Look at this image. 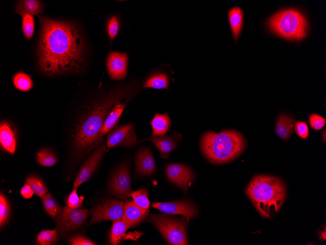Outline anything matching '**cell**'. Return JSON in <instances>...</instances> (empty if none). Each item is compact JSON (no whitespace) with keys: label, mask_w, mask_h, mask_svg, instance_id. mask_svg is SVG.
<instances>
[{"label":"cell","mask_w":326,"mask_h":245,"mask_svg":"<svg viewBox=\"0 0 326 245\" xmlns=\"http://www.w3.org/2000/svg\"><path fill=\"white\" fill-rule=\"evenodd\" d=\"M21 195L25 199L31 198L34 192L31 187L27 184H25L20 190Z\"/></svg>","instance_id":"cell-39"},{"label":"cell","mask_w":326,"mask_h":245,"mask_svg":"<svg viewBox=\"0 0 326 245\" xmlns=\"http://www.w3.org/2000/svg\"><path fill=\"white\" fill-rule=\"evenodd\" d=\"M152 206L166 214H181L187 218L195 217L197 214L195 206L186 201L159 202L152 203Z\"/></svg>","instance_id":"cell-13"},{"label":"cell","mask_w":326,"mask_h":245,"mask_svg":"<svg viewBox=\"0 0 326 245\" xmlns=\"http://www.w3.org/2000/svg\"><path fill=\"white\" fill-rule=\"evenodd\" d=\"M156 168L154 157L147 149L140 150L136 155V172L139 175L150 176Z\"/></svg>","instance_id":"cell-17"},{"label":"cell","mask_w":326,"mask_h":245,"mask_svg":"<svg viewBox=\"0 0 326 245\" xmlns=\"http://www.w3.org/2000/svg\"><path fill=\"white\" fill-rule=\"evenodd\" d=\"M326 227H324V228L322 229L319 231V237L320 240H325L326 239Z\"/></svg>","instance_id":"cell-40"},{"label":"cell","mask_w":326,"mask_h":245,"mask_svg":"<svg viewBox=\"0 0 326 245\" xmlns=\"http://www.w3.org/2000/svg\"><path fill=\"white\" fill-rule=\"evenodd\" d=\"M228 18L233 37L236 41L242 30L244 21L243 11L239 7L235 6L228 11Z\"/></svg>","instance_id":"cell-20"},{"label":"cell","mask_w":326,"mask_h":245,"mask_svg":"<svg viewBox=\"0 0 326 245\" xmlns=\"http://www.w3.org/2000/svg\"><path fill=\"white\" fill-rule=\"evenodd\" d=\"M22 31L27 39H30L35 31V19L33 15L24 14L22 15Z\"/></svg>","instance_id":"cell-32"},{"label":"cell","mask_w":326,"mask_h":245,"mask_svg":"<svg viewBox=\"0 0 326 245\" xmlns=\"http://www.w3.org/2000/svg\"><path fill=\"white\" fill-rule=\"evenodd\" d=\"M124 99L119 100L115 103L105 118L99 133V137L101 141L103 136L113 130L118 124L126 104L128 102V99L124 101Z\"/></svg>","instance_id":"cell-16"},{"label":"cell","mask_w":326,"mask_h":245,"mask_svg":"<svg viewBox=\"0 0 326 245\" xmlns=\"http://www.w3.org/2000/svg\"><path fill=\"white\" fill-rule=\"evenodd\" d=\"M0 142L4 150L12 154L15 153L16 146L15 134L11 125L7 122L0 123Z\"/></svg>","instance_id":"cell-18"},{"label":"cell","mask_w":326,"mask_h":245,"mask_svg":"<svg viewBox=\"0 0 326 245\" xmlns=\"http://www.w3.org/2000/svg\"><path fill=\"white\" fill-rule=\"evenodd\" d=\"M169 79L167 75L163 73L154 74L149 77L144 82L143 88H154L162 89L168 88Z\"/></svg>","instance_id":"cell-25"},{"label":"cell","mask_w":326,"mask_h":245,"mask_svg":"<svg viewBox=\"0 0 326 245\" xmlns=\"http://www.w3.org/2000/svg\"><path fill=\"white\" fill-rule=\"evenodd\" d=\"M148 221L154 224L170 245H187V217L176 219L166 214H151Z\"/></svg>","instance_id":"cell-6"},{"label":"cell","mask_w":326,"mask_h":245,"mask_svg":"<svg viewBox=\"0 0 326 245\" xmlns=\"http://www.w3.org/2000/svg\"><path fill=\"white\" fill-rule=\"evenodd\" d=\"M109 190L114 196L122 200L127 199L132 192L128 166L121 165L113 174L109 184Z\"/></svg>","instance_id":"cell-9"},{"label":"cell","mask_w":326,"mask_h":245,"mask_svg":"<svg viewBox=\"0 0 326 245\" xmlns=\"http://www.w3.org/2000/svg\"><path fill=\"white\" fill-rule=\"evenodd\" d=\"M130 226L122 219L114 222L109 235L111 245H118Z\"/></svg>","instance_id":"cell-24"},{"label":"cell","mask_w":326,"mask_h":245,"mask_svg":"<svg viewBox=\"0 0 326 245\" xmlns=\"http://www.w3.org/2000/svg\"><path fill=\"white\" fill-rule=\"evenodd\" d=\"M68 241L72 245H95L93 241L81 235H72L68 238Z\"/></svg>","instance_id":"cell-36"},{"label":"cell","mask_w":326,"mask_h":245,"mask_svg":"<svg viewBox=\"0 0 326 245\" xmlns=\"http://www.w3.org/2000/svg\"><path fill=\"white\" fill-rule=\"evenodd\" d=\"M84 200L83 196H79L77 189H73L72 191L65 198L64 201L66 206L72 208H80Z\"/></svg>","instance_id":"cell-34"},{"label":"cell","mask_w":326,"mask_h":245,"mask_svg":"<svg viewBox=\"0 0 326 245\" xmlns=\"http://www.w3.org/2000/svg\"><path fill=\"white\" fill-rule=\"evenodd\" d=\"M148 214L149 210L140 207L133 201L126 200L124 205L122 219L132 227L141 223Z\"/></svg>","instance_id":"cell-15"},{"label":"cell","mask_w":326,"mask_h":245,"mask_svg":"<svg viewBox=\"0 0 326 245\" xmlns=\"http://www.w3.org/2000/svg\"><path fill=\"white\" fill-rule=\"evenodd\" d=\"M165 172L168 179L183 190L187 189L194 178V174L191 169L182 164H168Z\"/></svg>","instance_id":"cell-12"},{"label":"cell","mask_w":326,"mask_h":245,"mask_svg":"<svg viewBox=\"0 0 326 245\" xmlns=\"http://www.w3.org/2000/svg\"><path fill=\"white\" fill-rule=\"evenodd\" d=\"M25 183L28 184L33 190L34 194L42 198L48 191L47 188L42 179L37 176H31L27 178Z\"/></svg>","instance_id":"cell-29"},{"label":"cell","mask_w":326,"mask_h":245,"mask_svg":"<svg viewBox=\"0 0 326 245\" xmlns=\"http://www.w3.org/2000/svg\"><path fill=\"white\" fill-rule=\"evenodd\" d=\"M295 122V119L290 116L281 114L276 121V134L283 139H287L294 131Z\"/></svg>","instance_id":"cell-19"},{"label":"cell","mask_w":326,"mask_h":245,"mask_svg":"<svg viewBox=\"0 0 326 245\" xmlns=\"http://www.w3.org/2000/svg\"><path fill=\"white\" fill-rule=\"evenodd\" d=\"M150 124L153 130L152 137L162 136L168 132L171 120L167 114L156 113Z\"/></svg>","instance_id":"cell-23"},{"label":"cell","mask_w":326,"mask_h":245,"mask_svg":"<svg viewBox=\"0 0 326 245\" xmlns=\"http://www.w3.org/2000/svg\"><path fill=\"white\" fill-rule=\"evenodd\" d=\"M128 56L125 52H111L107 58V68L110 78L122 80L127 75Z\"/></svg>","instance_id":"cell-14"},{"label":"cell","mask_w":326,"mask_h":245,"mask_svg":"<svg viewBox=\"0 0 326 245\" xmlns=\"http://www.w3.org/2000/svg\"><path fill=\"white\" fill-rule=\"evenodd\" d=\"M130 196L133 198V201L137 205L143 209L148 210L150 202L146 189L141 188L136 191H132Z\"/></svg>","instance_id":"cell-31"},{"label":"cell","mask_w":326,"mask_h":245,"mask_svg":"<svg viewBox=\"0 0 326 245\" xmlns=\"http://www.w3.org/2000/svg\"><path fill=\"white\" fill-rule=\"evenodd\" d=\"M43 3L40 0H19L16 4L15 12L21 16L24 14L33 16L41 13L43 11Z\"/></svg>","instance_id":"cell-22"},{"label":"cell","mask_w":326,"mask_h":245,"mask_svg":"<svg viewBox=\"0 0 326 245\" xmlns=\"http://www.w3.org/2000/svg\"><path fill=\"white\" fill-rule=\"evenodd\" d=\"M41 27L38 64L48 75L77 72L83 67L86 49L77 24L38 16Z\"/></svg>","instance_id":"cell-1"},{"label":"cell","mask_w":326,"mask_h":245,"mask_svg":"<svg viewBox=\"0 0 326 245\" xmlns=\"http://www.w3.org/2000/svg\"><path fill=\"white\" fill-rule=\"evenodd\" d=\"M123 201L108 199L97 205L92 210L91 224L104 220L113 222L122 219L123 212Z\"/></svg>","instance_id":"cell-8"},{"label":"cell","mask_w":326,"mask_h":245,"mask_svg":"<svg viewBox=\"0 0 326 245\" xmlns=\"http://www.w3.org/2000/svg\"><path fill=\"white\" fill-rule=\"evenodd\" d=\"M119 29V22L115 16L112 17L108 24V33L110 38L113 39L118 34Z\"/></svg>","instance_id":"cell-38"},{"label":"cell","mask_w":326,"mask_h":245,"mask_svg":"<svg viewBox=\"0 0 326 245\" xmlns=\"http://www.w3.org/2000/svg\"><path fill=\"white\" fill-rule=\"evenodd\" d=\"M267 24L277 34L290 40H300L306 33L307 23L298 11L290 9L280 11L270 17Z\"/></svg>","instance_id":"cell-5"},{"label":"cell","mask_w":326,"mask_h":245,"mask_svg":"<svg viewBox=\"0 0 326 245\" xmlns=\"http://www.w3.org/2000/svg\"><path fill=\"white\" fill-rule=\"evenodd\" d=\"M88 209L72 208L67 206L63 207L62 211L58 216L56 224L61 236L79 229L84 223L89 214Z\"/></svg>","instance_id":"cell-7"},{"label":"cell","mask_w":326,"mask_h":245,"mask_svg":"<svg viewBox=\"0 0 326 245\" xmlns=\"http://www.w3.org/2000/svg\"><path fill=\"white\" fill-rule=\"evenodd\" d=\"M136 141V135L132 124L116 128L108 134L106 138L107 145L109 148L119 146L132 147Z\"/></svg>","instance_id":"cell-11"},{"label":"cell","mask_w":326,"mask_h":245,"mask_svg":"<svg viewBox=\"0 0 326 245\" xmlns=\"http://www.w3.org/2000/svg\"><path fill=\"white\" fill-rule=\"evenodd\" d=\"M58 233L57 228L54 230H43L37 237V243L41 245H54L59 240Z\"/></svg>","instance_id":"cell-27"},{"label":"cell","mask_w":326,"mask_h":245,"mask_svg":"<svg viewBox=\"0 0 326 245\" xmlns=\"http://www.w3.org/2000/svg\"><path fill=\"white\" fill-rule=\"evenodd\" d=\"M294 129L296 133L300 137L304 139L307 138L309 131L307 125L305 122L300 121L296 122Z\"/></svg>","instance_id":"cell-37"},{"label":"cell","mask_w":326,"mask_h":245,"mask_svg":"<svg viewBox=\"0 0 326 245\" xmlns=\"http://www.w3.org/2000/svg\"><path fill=\"white\" fill-rule=\"evenodd\" d=\"M150 140L153 142L161 153V156L166 158L170 152L173 150L176 145V140L175 137L168 136H159L151 137L144 140Z\"/></svg>","instance_id":"cell-21"},{"label":"cell","mask_w":326,"mask_h":245,"mask_svg":"<svg viewBox=\"0 0 326 245\" xmlns=\"http://www.w3.org/2000/svg\"><path fill=\"white\" fill-rule=\"evenodd\" d=\"M44 208L48 214L53 219L62 211V208L50 193L41 198Z\"/></svg>","instance_id":"cell-26"},{"label":"cell","mask_w":326,"mask_h":245,"mask_svg":"<svg viewBox=\"0 0 326 245\" xmlns=\"http://www.w3.org/2000/svg\"><path fill=\"white\" fill-rule=\"evenodd\" d=\"M10 215V208L9 202L5 197L0 193V226H2L7 223Z\"/></svg>","instance_id":"cell-33"},{"label":"cell","mask_w":326,"mask_h":245,"mask_svg":"<svg viewBox=\"0 0 326 245\" xmlns=\"http://www.w3.org/2000/svg\"><path fill=\"white\" fill-rule=\"evenodd\" d=\"M106 147L103 143L100 145L83 163L73 183V188H77L87 181L99 166L105 152Z\"/></svg>","instance_id":"cell-10"},{"label":"cell","mask_w":326,"mask_h":245,"mask_svg":"<svg viewBox=\"0 0 326 245\" xmlns=\"http://www.w3.org/2000/svg\"><path fill=\"white\" fill-rule=\"evenodd\" d=\"M308 121L310 126L316 130H319L323 128L326 122L325 118L315 113L309 115Z\"/></svg>","instance_id":"cell-35"},{"label":"cell","mask_w":326,"mask_h":245,"mask_svg":"<svg viewBox=\"0 0 326 245\" xmlns=\"http://www.w3.org/2000/svg\"><path fill=\"white\" fill-rule=\"evenodd\" d=\"M245 194L265 218L279 211L286 195L283 182L276 177L266 175L254 177L246 188Z\"/></svg>","instance_id":"cell-3"},{"label":"cell","mask_w":326,"mask_h":245,"mask_svg":"<svg viewBox=\"0 0 326 245\" xmlns=\"http://www.w3.org/2000/svg\"><path fill=\"white\" fill-rule=\"evenodd\" d=\"M37 160L39 164L46 167L52 166L58 161L55 154L50 150L46 148L38 152Z\"/></svg>","instance_id":"cell-30"},{"label":"cell","mask_w":326,"mask_h":245,"mask_svg":"<svg viewBox=\"0 0 326 245\" xmlns=\"http://www.w3.org/2000/svg\"><path fill=\"white\" fill-rule=\"evenodd\" d=\"M13 82L15 87L21 91H28L33 86L30 77L22 72H18L14 76Z\"/></svg>","instance_id":"cell-28"},{"label":"cell","mask_w":326,"mask_h":245,"mask_svg":"<svg viewBox=\"0 0 326 245\" xmlns=\"http://www.w3.org/2000/svg\"><path fill=\"white\" fill-rule=\"evenodd\" d=\"M245 146L244 136L233 130H224L219 133L206 132L201 141L203 155L215 164H224L233 160L244 151Z\"/></svg>","instance_id":"cell-4"},{"label":"cell","mask_w":326,"mask_h":245,"mask_svg":"<svg viewBox=\"0 0 326 245\" xmlns=\"http://www.w3.org/2000/svg\"><path fill=\"white\" fill-rule=\"evenodd\" d=\"M131 91L128 87L116 89L89 107L75 126L74 143L78 150L88 151L101 142L99 133L105 118L115 103Z\"/></svg>","instance_id":"cell-2"}]
</instances>
